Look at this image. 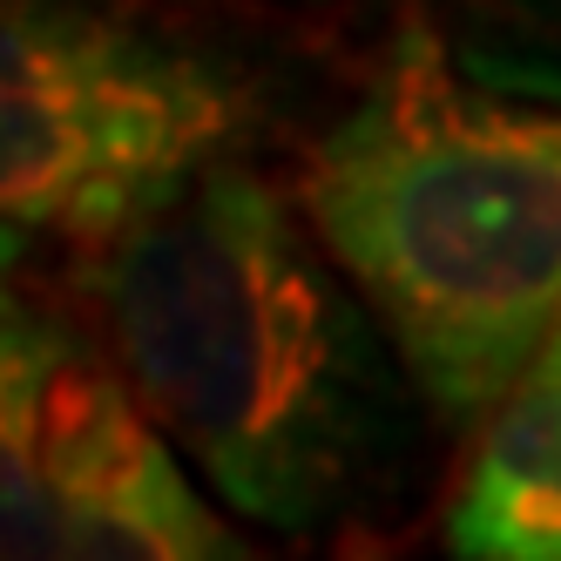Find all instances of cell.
<instances>
[{
  "label": "cell",
  "mask_w": 561,
  "mask_h": 561,
  "mask_svg": "<svg viewBox=\"0 0 561 561\" xmlns=\"http://www.w3.org/2000/svg\"><path fill=\"white\" fill-rule=\"evenodd\" d=\"M142 8H170V14H305L325 0H142Z\"/></svg>",
  "instance_id": "obj_6"
},
{
  "label": "cell",
  "mask_w": 561,
  "mask_h": 561,
  "mask_svg": "<svg viewBox=\"0 0 561 561\" xmlns=\"http://www.w3.org/2000/svg\"><path fill=\"white\" fill-rule=\"evenodd\" d=\"M264 89L136 0L0 8V224L8 257L82 251L244 156Z\"/></svg>",
  "instance_id": "obj_3"
},
{
  "label": "cell",
  "mask_w": 561,
  "mask_h": 561,
  "mask_svg": "<svg viewBox=\"0 0 561 561\" xmlns=\"http://www.w3.org/2000/svg\"><path fill=\"white\" fill-rule=\"evenodd\" d=\"M507 14H528V21H541V27H554L561 34V0H501Z\"/></svg>",
  "instance_id": "obj_7"
},
{
  "label": "cell",
  "mask_w": 561,
  "mask_h": 561,
  "mask_svg": "<svg viewBox=\"0 0 561 561\" xmlns=\"http://www.w3.org/2000/svg\"><path fill=\"white\" fill-rule=\"evenodd\" d=\"M447 548L467 561H561V332L473 426Z\"/></svg>",
  "instance_id": "obj_5"
},
{
  "label": "cell",
  "mask_w": 561,
  "mask_h": 561,
  "mask_svg": "<svg viewBox=\"0 0 561 561\" xmlns=\"http://www.w3.org/2000/svg\"><path fill=\"white\" fill-rule=\"evenodd\" d=\"M89 325L8 291L0 332V548L14 561H237V514L190 480Z\"/></svg>",
  "instance_id": "obj_4"
},
{
  "label": "cell",
  "mask_w": 561,
  "mask_h": 561,
  "mask_svg": "<svg viewBox=\"0 0 561 561\" xmlns=\"http://www.w3.org/2000/svg\"><path fill=\"white\" fill-rule=\"evenodd\" d=\"M298 204L439 433H473L561 332V115L473 89L420 8L311 142Z\"/></svg>",
  "instance_id": "obj_2"
},
{
  "label": "cell",
  "mask_w": 561,
  "mask_h": 561,
  "mask_svg": "<svg viewBox=\"0 0 561 561\" xmlns=\"http://www.w3.org/2000/svg\"><path fill=\"white\" fill-rule=\"evenodd\" d=\"M61 257L75 318L244 528L332 541L413 507L433 407L305 204L251 156Z\"/></svg>",
  "instance_id": "obj_1"
}]
</instances>
